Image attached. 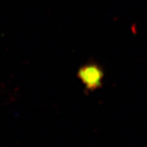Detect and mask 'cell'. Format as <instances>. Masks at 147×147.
Listing matches in <instances>:
<instances>
[{"label": "cell", "instance_id": "cell-1", "mask_svg": "<svg viewBox=\"0 0 147 147\" xmlns=\"http://www.w3.org/2000/svg\"><path fill=\"white\" fill-rule=\"evenodd\" d=\"M78 76L88 89H96L101 85L103 73L99 66L87 65L80 68Z\"/></svg>", "mask_w": 147, "mask_h": 147}]
</instances>
